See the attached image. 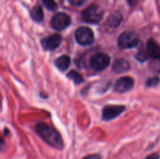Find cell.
I'll return each mask as SVG.
<instances>
[{
	"label": "cell",
	"mask_w": 160,
	"mask_h": 159,
	"mask_svg": "<svg viewBox=\"0 0 160 159\" xmlns=\"http://www.w3.org/2000/svg\"><path fill=\"white\" fill-rule=\"evenodd\" d=\"M134 81L130 76H123L117 80L113 86V89L117 93H126L133 88Z\"/></svg>",
	"instance_id": "obj_8"
},
{
	"label": "cell",
	"mask_w": 160,
	"mask_h": 159,
	"mask_svg": "<svg viewBox=\"0 0 160 159\" xmlns=\"http://www.w3.org/2000/svg\"><path fill=\"white\" fill-rule=\"evenodd\" d=\"M31 17L33 20L37 23H41L44 19V13L42 6L36 5L31 10Z\"/></svg>",
	"instance_id": "obj_14"
},
{
	"label": "cell",
	"mask_w": 160,
	"mask_h": 159,
	"mask_svg": "<svg viewBox=\"0 0 160 159\" xmlns=\"http://www.w3.org/2000/svg\"><path fill=\"white\" fill-rule=\"evenodd\" d=\"M104 12L102 9L97 4L90 5L82 12L81 18L85 23L97 24L102 20Z\"/></svg>",
	"instance_id": "obj_2"
},
{
	"label": "cell",
	"mask_w": 160,
	"mask_h": 159,
	"mask_svg": "<svg viewBox=\"0 0 160 159\" xmlns=\"http://www.w3.org/2000/svg\"><path fill=\"white\" fill-rule=\"evenodd\" d=\"M159 154H150V155H148V157H145V159H159Z\"/></svg>",
	"instance_id": "obj_22"
},
{
	"label": "cell",
	"mask_w": 160,
	"mask_h": 159,
	"mask_svg": "<svg viewBox=\"0 0 160 159\" xmlns=\"http://www.w3.org/2000/svg\"><path fill=\"white\" fill-rule=\"evenodd\" d=\"M70 17L64 12H58L55 14L51 20L52 27L56 31H62L70 24Z\"/></svg>",
	"instance_id": "obj_6"
},
{
	"label": "cell",
	"mask_w": 160,
	"mask_h": 159,
	"mask_svg": "<svg viewBox=\"0 0 160 159\" xmlns=\"http://www.w3.org/2000/svg\"><path fill=\"white\" fill-rule=\"evenodd\" d=\"M42 3L47 9L50 11H54L57 9V4L55 0H42Z\"/></svg>",
	"instance_id": "obj_16"
},
{
	"label": "cell",
	"mask_w": 160,
	"mask_h": 159,
	"mask_svg": "<svg viewBox=\"0 0 160 159\" xmlns=\"http://www.w3.org/2000/svg\"><path fill=\"white\" fill-rule=\"evenodd\" d=\"M70 65V58L67 55H62L55 61V65L60 71H65Z\"/></svg>",
	"instance_id": "obj_12"
},
{
	"label": "cell",
	"mask_w": 160,
	"mask_h": 159,
	"mask_svg": "<svg viewBox=\"0 0 160 159\" xmlns=\"http://www.w3.org/2000/svg\"><path fill=\"white\" fill-rule=\"evenodd\" d=\"M89 63L91 67L95 71H102L109 66L110 57L105 53H96L91 57Z\"/></svg>",
	"instance_id": "obj_5"
},
{
	"label": "cell",
	"mask_w": 160,
	"mask_h": 159,
	"mask_svg": "<svg viewBox=\"0 0 160 159\" xmlns=\"http://www.w3.org/2000/svg\"><path fill=\"white\" fill-rule=\"evenodd\" d=\"M122 20H123V16H122V14L120 12H115L109 16L106 23L110 27L115 28L117 27L120 24Z\"/></svg>",
	"instance_id": "obj_13"
},
{
	"label": "cell",
	"mask_w": 160,
	"mask_h": 159,
	"mask_svg": "<svg viewBox=\"0 0 160 159\" xmlns=\"http://www.w3.org/2000/svg\"><path fill=\"white\" fill-rule=\"evenodd\" d=\"M126 109L123 105H106L102 109V119L110 121L123 113Z\"/></svg>",
	"instance_id": "obj_7"
},
{
	"label": "cell",
	"mask_w": 160,
	"mask_h": 159,
	"mask_svg": "<svg viewBox=\"0 0 160 159\" xmlns=\"http://www.w3.org/2000/svg\"><path fill=\"white\" fill-rule=\"evenodd\" d=\"M159 77L157 76H153V77L150 78L147 80L146 82V86L148 87H156V86L158 85L159 84Z\"/></svg>",
	"instance_id": "obj_18"
},
{
	"label": "cell",
	"mask_w": 160,
	"mask_h": 159,
	"mask_svg": "<svg viewBox=\"0 0 160 159\" xmlns=\"http://www.w3.org/2000/svg\"><path fill=\"white\" fill-rule=\"evenodd\" d=\"M147 51L149 57L154 59H159L160 57L159 45L154 39H149L147 42Z\"/></svg>",
	"instance_id": "obj_10"
},
{
	"label": "cell",
	"mask_w": 160,
	"mask_h": 159,
	"mask_svg": "<svg viewBox=\"0 0 160 159\" xmlns=\"http://www.w3.org/2000/svg\"><path fill=\"white\" fill-rule=\"evenodd\" d=\"M130 68H131V65L124 59H117L112 65V71L116 73H118V74L128 71Z\"/></svg>",
	"instance_id": "obj_11"
},
{
	"label": "cell",
	"mask_w": 160,
	"mask_h": 159,
	"mask_svg": "<svg viewBox=\"0 0 160 159\" xmlns=\"http://www.w3.org/2000/svg\"><path fill=\"white\" fill-rule=\"evenodd\" d=\"M62 38L59 34H55L45 37L41 40V45L47 51H52L60 45Z\"/></svg>",
	"instance_id": "obj_9"
},
{
	"label": "cell",
	"mask_w": 160,
	"mask_h": 159,
	"mask_svg": "<svg viewBox=\"0 0 160 159\" xmlns=\"http://www.w3.org/2000/svg\"><path fill=\"white\" fill-rule=\"evenodd\" d=\"M35 130L41 138L49 146L57 150H62L64 147L62 137L59 132L52 126H48L46 123H40L35 126Z\"/></svg>",
	"instance_id": "obj_1"
},
{
	"label": "cell",
	"mask_w": 160,
	"mask_h": 159,
	"mask_svg": "<svg viewBox=\"0 0 160 159\" xmlns=\"http://www.w3.org/2000/svg\"><path fill=\"white\" fill-rule=\"evenodd\" d=\"M6 147V143L2 137H0V151H3Z\"/></svg>",
	"instance_id": "obj_21"
},
{
	"label": "cell",
	"mask_w": 160,
	"mask_h": 159,
	"mask_svg": "<svg viewBox=\"0 0 160 159\" xmlns=\"http://www.w3.org/2000/svg\"><path fill=\"white\" fill-rule=\"evenodd\" d=\"M69 2L74 6H81L85 4L88 0H68Z\"/></svg>",
	"instance_id": "obj_19"
},
{
	"label": "cell",
	"mask_w": 160,
	"mask_h": 159,
	"mask_svg": "<svg viewBox=\"0 0 160 159\" xmlns=\"http://www.w3.org/2000/svg\"><path fill=\"white\" fill-rule=\"evenodd\" d=\"M149 58V55L148 54V51L146 49H142L139 51L136 55V59L139 61V62H145L147 59Z\"/></svg>",
	"instance_id": "obj_17"
},
{
	"label": "cell",
	"mask_w": 160,
	"mask_h": 159,
	"mask_svg": "<svg viewBox=\"0 0 160 159\" xmlns=\"http://www.w3.org/2000/svg\"><path fill=\"white\" fill-rule=\"evenodd\" d=\"M83 159H101V156L98 154H91V155H88L87 156V157H84Z\"/></svg>",
	"instance_id": "obj_20"
},
{
	"label": "cell",
	"mask_w": 160,
	"mask_h": 159,
	"mask_svg": "<svg viewBox=\"0 0 160 159\" xmlns=\"http://www.w3.org/2000/svg\"><path fill=\"white\" fill-rule=\"evenodd\" d=\"M140 43L138 35L134 32L126 31L120 35L118 38V45L123 49H131L135 48Z\"/></svg>",
	"instance_id": "obj_3"
},
{
	"label": "cell",
	"mask_w": 160,
	"mask_h": 159,
	"mask_svg": "<svg viewBox=\"0 0 160 159\" xmlns=\"http://www.w3.org/2000/svg\"><path fill=\"white\" fill-rule=\"evenodd\" d=\"M67 77L72 80L75 84H80L84 82V79H83L82 76L75 70H71V71L67 73Z\"/></svg>",
	"instance_id": "obj_15"
},
{
	"label": "cell",
	"mask_w": 160,
	"mask_h": 159,
	"mask_svg": "<svg viewBox=\"0 0 160 159\" xmlns=\"http://www.w3.org/2000/svg\"><path fill=\"white\" fill-rule=\"evenodd\" d=\"M75 39L79 45L88 46L93 43L95 37L91 28L88 26H80L75 31Z\"/></svg>",
	"instance_id": "obj_4"
}]
</instances>
